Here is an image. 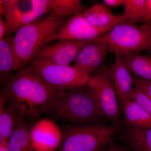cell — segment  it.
I'll list each match as a JSON object with an SVG mask.
<instances>
[{
    "label": "cell",
    "mask_w": 151,
    "mask_h": 151,
    "mask_svg": "<svg viewBox=\"0 0 151 151\" xmlns=\"http://www.w3.org/2000/svg\"><path fill=\"white\" fill-rule=\"evenodd\" d=\"M4 84L3 90L9 103L32 124L45 113L60 93L48 86L29 66L18 70Z\"/></svg>",
    "instance_id": "obj_1"
},
{
    "label": "cell",
    "mask_w": 151,
    "mask_h": 151,
    "mask_svg": "<svg viewBox=\"0 0 151 151\" xmlns=\"http://www.w3.org/2000/svg\"><path fill=\"white\" fill-rule=\"evenodd\" d=\"M45 114L55 120L78 126L101 124L106 120L95 91L88 84L60 92Z\"/></svg>",
    "instance_id": "obj_2"
},
{
    "label": "cell",
    "mask_w": 151,
    "mask_h": 151,
    "mask_svg": "<svg viewBox=\"0 0 151 151\" xmlns=\"http://www.w3.org/2000/svg\"><path fill=\"white\" fill-rule=\"evenodd\" d=\"M67 17L49 13L26 25L12 37L18 70L33 58L67 21Z\"/></svg>",
    "instance_id": "obj_3"
},
{
    "label": "cell",
    "mask_w": 151,
    "mask_h": 151,
    "mask_svg": "<svg viewBox=\"0 0 151 151\" xmlns=\"http://www.w3.org/2000/svg\"><path fill=\"white\" fill-rule=\"evenodd\" d=\"M120 127L101 123L88 125L68 124L62 130L58 151H100L114 142Z\"/></svg>",
    "instance_id": "obj_4"
},
{
    "label": "cell",
    "mask_w": 151,
    "mask_h": 151,
    "mask_svg": "<svg viewBox=\"0 0 151 151\" xmlns=\"http://www.w3.org/2000/svg\"><path fill=\"white\" fill-rule=\"evenodd\" d=\"M108 50L121 56L145 50L151 39V23L140 25L126 20L102 35Z\"/></svg>",
    "instance_id": "obj_5"
},
{
    "label": "cell",
    "mask_w": 151,
    "mask_h": 151,
    "mask_svg": "<svg viewBox=\"0 0 151 151\" xmlns=\"http://www.w3.org/2000/svg\"><path fill=\"white\" fill-rule=\"evenodd\" d=\"M29 62V67L48 86L60 92L85 86L91 77L74 66L58 65L37 59Z\"/></svg>",
    "instance_id": "obj_6"
},
{
    "label": "cell",
    "mask_w": 151,
    "mask_h": 151,
    "mask_svg": "<svg viewBox=\"0 0 151 151\" xmlns=\"http://www.w3.org/2000/svg\"><path fill=\"white\" fill-rule=\"evenodd\" d=\"M88 85L96 93L98 103L106 121L120 127L121 116L119 99L111 80L110 67L104 65L89 79Z\"/></svg>",
    "instance_id": "obj_7"
},
{
    "label": "cell",
    "mask_w": 151,
    "mask_h": 151,
    "mask_svg": "<svg viewBox=\"0 0 151 151\" xmlns=\"http://www.w3.org/2000/svg\"><path fill=\"white\" fill-rule=\"evenodd\" d=\"M112 28L98 29L94 27L84 18L82 12L70 16L49 42L59 40L89 41L107 33Z\"/></svg>",
    "instance_id": "obj_8"
},
{
    "label": "cell",
    "mask_w": 151,
    "mask_h": 151,
    "mask_svg": "<svg viewBox=\"0 0 151 151\" xmlns=\"http://www.w3.org/2000/svg\"><path fill=\"white\" fill-rule=\"evenodd\" d=\"M89 42L69 40L51 42L42 46L33 59H40L58 65H69L71 63L74 62L81 50Z\"/></svg>",
    "instance_id": "obj_9"
},
{
    "label": "cell",
    "mask_w": 151,
    "mask_h": 151,
    "mask_svg": "<svg viewBox=\"0 0 151 151\" xmlns=\"http://www.w3.org/2000/svg\"><path fill=\"white\" fill-rule=\"evenodd\" d=\"M108 52L107 44L101 36L89 41L81 50L73 66L91 77L104 66Z\"/></svg>",
    "instance_id": "obj_10"
},
{
    "label": "cell",
    "mask_w": 151,
    "mask_h": 151,
    "mask_svg": "<svg viewBox=\"0 0 151 151\" xmlns=\"http://www.w3.org/2000/svg\"><path fill=\"white\" fill-rule=\"evenodd\" d=\"M30 138L34 151H52L61 145L62 131L52 120L42 119L32 125Z\"/></svg>",
    "instance_id": "obj_11"
},
{
    "label": "cell",
    "mask_w": 151,
    "mask_h": 151,
    "mask_svg": "<svg viewBox=\"0 0 151 151\" xmlns=\"http://www.w3.org/2000/svg\"><path fill=\"white\" fill-rule=\"evenodd\" d=\"M110 73L121 105L125 101L131 100V95L134 86L133 77L119 55H116L115 62L110 66Z\"/></svg>",
    "instance_id": "obj_12"
},
{
    "label": "cell",
    "mask_w": 151,
    "mask_h": 151,
    "mask_svg": "<svg viewBox=\"0 0 151 151\" xmlns=\"http://www.w3.org/2000/svg\"><path fill=\"white\" fill-rule=\"evenodd\" d=\"M84 18L94 27L98 29L113 28L127 19L123 14H114L103 4H97L82 12Z\"/></svg>",
    "instance_id": "obj_13"
},
{
    "label": "cell",
    "mask_w": 151,
    "mask_h": 151,
    "mask_svg": "<svg viewBox=\"0 0 151 151\" xmlns=\"http://www.w3.org/2000/svg\"><path fill=\"white\" fill-rule=\"evenodd\" d=\"M6 94H0V137L7 141L17 127L21 114L9 103Z\"/></svg>",
    "instance_id": "obj_14"
},
{
    "label": "cell",
    "mask_w": 151,
    "mask_h": 151,
    "mask_svg": "<svg viewBox=\"0 0 151 151\" xmlns=\"http://www.w3.org/2000/svg\"><path fill=\"white\" fill-rule=\"evenodd\" d=\"M34 3L44 9L48 13L60 16H71L86 9L80 0H33Z\"/></svg>",
    "instance_id": "obj_15"
},
{
    "label": "cell",
    "mask_w": 151,
    "mask_h": 151,
    "mask_svg": "<svg viewBox=\"0 0 151 151\" xmlns=\"http://www.w3.org/2000/svg\"><path fill=\"white\" fill-rule=\"evenodd\" d=\"M18 70L12 37L0 39V76L1 82L5 83L12 72Z\"/></svg>",
    "instance_id": "obj_16"
},
{
    "label": "cell",
    "mask_w": 151,
    "mask_h": 151,
    "mask_svg": "<svg viewBox=\"0 0 151 151\" xmlns=\"http://www.w3.org/2000/svg\"><path fill=\"white\" fill-rule=\"evenodd\" d=\"M32 124L21 114L17 127L7 141L10 151H34L30 138Z\"/></svg>",
    "instance_id": "obj_17"
},
{
    "label": "cell",
    "mask_w": 151,
    "mask_h": 151,
    "mask_svg": "<svg viewBox=\"0 0 151 151\" xmlns=\"http://www.w3.org/2000/svg\"><path fill=\"white\" fill-rule=\"evenodd\" d=\"M122 140L133 151H151V127L148 129L127 126Z\"/></svg>",
    "instance_id": "obj_18"
},
{
    "label": "cell",
    "mask_w": 151,
    "mask_h": 151,
    "mask_svg": "<svg viewBox=\"0 0 151 151\" xmlns=\"http://www.w3.org/2000/svg\"><path fill=\"white\" fill-rule=\"evenodd\" d=\"M125 116V124L135 128L148 129L151 127V116L133 100L122 104Z\"/></svg>",
    "instance_id": "obj_19"
},
{
    "label": "cell",
    "mask_w": 151,
    "mask_h": 151,
    "mask_svg": "<svg viewBox=\"0 0 151 151\" xmlns=\"http://www.w3.org/2000/svg\"><path fill=\"white\" fill-rule=\"evenodd\" d=\"M120 57L134 76L151 81V56L134 53Z\"/></svg>",
    "instance_id": "obj_20"
},
{
    "label": "cell",
    "mask_w": 151,
    "mask_h": 151,
    "mask_svg": "<svg viewBox=\"0 0 151 151\" xmlns=\"http://www.w3.org/2000/svg\"><path fill=\"white\" fill-rule=\"evenodd\" d=\"M146 0H126L124 15L128 20L137 24L145 23Z\"/></svg>",
    "instance_id": "obj_21"
},
{
    "label": "cell",
    "mask_w": 151,
    "mask_h": 151,
    "mask_svg": "<svg viewBox=\"0 0 151 151\" xmlns=\"http://www.w3.org/2000/svg\"><path fill=\"white\" fill-rule=\"evenodd\" d=\"M133 100L151 116V100L142 91L134 86L131 95Z\"/></svg>",
    "instance_id": "obj_22"
},
{
    "label": "cell",
    "mask_w": 151,
    "mask_h": 151,
    "mask_svg": "<svg viewBox=\"0 0 151 151\" xmlns=\"http://www.w3.org/2000/svg\"><path fill=\"white\" fill-rule=\"evenodd\" d=\"M134 86L140 89L151 100V81L133 76Z\"/></svg>",
    "instance_id": "obj_23"
},
{
    "label": "cell",
    "mask_w": 151,
    "mask_h": 151,
    "mask_svg": "<svg viewBox=\"0 0 151 151\" xmlns=\"http://www.w3.org/2000/svg\"><path fill=\"white\" fill-rule=\"evenodd\" d=\"M100 151H132L126 145L114 142L106 146Z\"/></svg>",
    "instance_id": "obj_24"
},
{
    "label": "cell",
    "mask_w": 151,
    "mask_h": 151,
    "mask_svg": "<svg viewBox=\"0 0 151 151\" xmlns=\"http://www.w3.org/2000/svg\"><path fill=\"white\" fill-rule=\"evenodd\" d=\"M126 0H103V4L108 8H117L124 6Z\"/></svg>",
    "instance_id": "obj_25"
},
{
    "label": "cell",
    "mask_w": 151,
    "mask_h": 151,
    "mask_svg": "<svg viewBox=\"0 0 151 151\" xmlns=\"http://www.w3.org/2000/svg\"><path fill=\"white\" fill-rule=\"evenodd\" d=\"M8 29L5 19L0 16V39L6 37Z\"/></svg>",
    "instance_id": "obj_26"
},
{
    "label": "cell",
    "mask_w": 151,
    "mask_h": 151,
    "mask_svg": "<svg viewBox=\"0 0 151 151\" xmlns=\"http://www.w3.org/2000/svg\"><path fill=\"white\" fill-rule=\"evenodd\" d=\"M145 17V23H151V0H146Z\"/></svg>",
    "instance_id": "obj_27"
},
{
    "label": "cell",
    "mask_w": 151,
    "mask_h": 151,
    "mask_svg": "<svg viewBox=\"0 0 151 151\" xmlns=\"http://www.w3.org/2000/svg\"><path fill=\"white\" fill-rule=\"evenodd\" d=\"M0 151H10L7 145V141L1 137H0Z\"/></svg>",
    "instance_id": "obj_28"
},
{
    "label": "cell",
    "mask_w": 151,
    "mask_h": 151,
    "mask_svg": "<svg viewBox=\"0 0 151 151\" xmlns=\"http://www.w3.org/2000/svg\"><path fill=\"white\" fill-rule=\"evenodd\" d=\"M145 51L147 52L150 56H151V39L149 42L148 45Z\"/></svg>",
    "instance_id": "obj_29"
}]
</instances>
